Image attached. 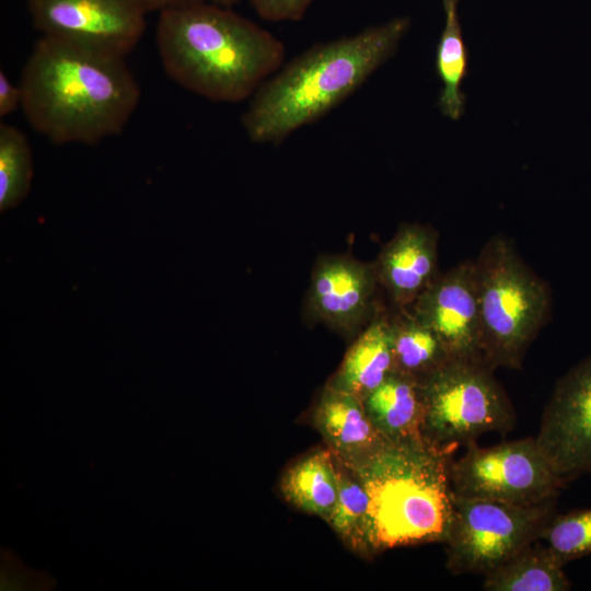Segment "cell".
Returning a JSON list of instances; mask_svg holds the SVG:
<instances>
[{
    "instance_id": "6da1fadb",
    "label": "cell",
    "mask_w": 591,
    "mask_h": 591,
    "mask_svg": "<svg viewBox=\"0 0 591 591\" xmlns=\"http://www.w3.org/2000/svg\"><path fill=\"white\" fill-rule=\"evenodd\" d=\"M19 84L26 120L55 144L95 146L119 135L140 101L125 58L48 36L35 43Z\"/></svg>"
},
{
    "instance_id": "7a4b0ae2",
    "label": "cell",
    "mask_w": 591,
    "mask_h": 591,
    "mask_svg": "<svg viewBox=\"0 0 591 591\" xmlns=\"http://www.w3.org/2000/svg\"><path fill=\"white\" fill-rule=\"evenodd\" d=\"M157 47L166 74L212 102L250 100L285 62L274 34L231 8L193 0L159 11Z\"/></svg>"
},
{
    "instance_id": "3957f363",
    "label": "cell",
    "mask_w": 591,
    "mask_h": 591,
    "mask_svg": "<svg viewBox=\"0 0 591 591\" xmlns=\"http://www.w3.org/2000/svg\"><path fill=\"white\" fill-rule=\"evenodd\" d=\"M410 27L397 16L317 43L283 65L251 96L241 121L256 143H279L355 93L396 51Z\"/></svg>"
},
{
    "instance_id": "277c9868",
    "label": "cell",
    "mask_w": 591,
    "mask_h": 591,
    "mask_svg": "<svg viewBox=\"0 0 591 591\" xmlns=\"http://www.w3.org/2000/svg\"><path fill=\"white\" fill-rule=\"evenodd\" d=\"M455 449L425 440H385L348 464L369 498L373 555L401 546L444 542L453 509L450 466Z\"/></svg>"
},
{
    "instance_id": "5b68a950",
    "label": "cell",
    "mask_w": 591,
    "mask_h": 591,
    "mask_svg": "<svg viewBox=\"0 0 591 591\" xmlns=\"http://www.w3.org/2000/svg\"><path fill=\"white\" fill-rule=\"evenodd\" d=\"M474 262L480 357L493 370L520 369L530 345L548 320L549 287L503 234L491 236Z\"/></svg>"
},
{
    "instance_id": "8992f818",
    "label": "cell",
    "mask_w": 591,
    "mask_h": 591,
    "mask_svg": "<svg viewBox=\"0 0 591 591\" xmlns=\"http://www.w3.org/2000/svg\"><path fill=\"white\" fill-rule=\"evenodd\" d=\"M418 382L422 437L432 445L457 448L486 432L506 433L514 427L512 404L480 358H452Z\"/></svg>"
},
{
    "instance_id": "52a82bcc",
    "label": "cell",
    "mask_w": 591,
    "mask_h": 591,
    "mask_svg": "<svg viewBox=\"0 0 591 591\" xmlns=\"http://www.w3.org/2000/svg\"><path fill=\"white\" fill-rule=\"evenodd\" d=\"M554 500L533 506L465 498L452 494L445 566L453 575L485 576L540 535L554 515Z\"/></svg>"
},
{
    "instance_id": "ba28073f",
    "label": "cell",
    "mask_w": 591,
    "mask_h": 591,
    "mask_svg": "<svg viewBox=\"0 0 591 591\" xmlns=\"http://www.w3.org/2000/svg\"><path fill=\"white\" fill-rule=\"evenodd\" d=\"M465 453L452 460L453 495L533 506L557 498L565 484L553 471L535 438L482 448L470 442Z\"/></svg>"
},
{
    "instance_id": "9c48e42d",
    "label": "cell",
    "mask_w": 591,
    "mask_h": 591,
    "mask_svg": "<svg viewBox=\"0 0 591 591\" xmlns=\"http://www.w3.org/2000/svg\"><path fill=\"white\" fill-rule=\"evenodd\" d=\"M42 36L102 55L125 58L146 31L141 0H26Z\"/></svg>"
},
{
    "instance_id": "30bf717a",
    "label": "cell",
    "mask_w": 591,
    "mask_h": 591,
    "mask_svg": "<svg viewBox=\"0 0 591 591\" xmlns=\"http://www.w3.org/2000/svg\"><path fill=\"white\" fill-rule=\"evenodd\" d=\"M535 440L565 485L591 472V355L556 383Z\"/></svg>"
},
{
    "instance_id": "8fae6325",
    "label": "cell",
    "mask_w": 591,
    "mask_h": 591,
    "mask_svg": "<svg viewBox=\"0 0 591 591\" xmlns=\"http://www.w3.org/2000/svg\"><path fill=\"white\" fill-rule=\"evenodd\" d=\"M373 263L349 254L321 255L312 269L304 316L350 337L360 333L384 308Z\"/></svg>"
},
{
    "instance_id": "7c38bea8",
    "label": "cell",
    "mask_w": 591,
    "mask_h": 591,
    "mask_svg": "<svg viewBox=\"0 0 591 591\" xmlns=\"http://www.w3.org/2000/svg\"><path fill=\"white\" fill-rule=\"evenodd\" d=\"M442 340L453 358H480L474 259L441 274L407 308Z\"/></svg>"
},
{
    "instance_id": "4fadbf2b",
    "label": "cell",
    "mask_w": 591,
    "mask_h": 591,
    "mask_svg": "<svg viewBox=\"0 0 591 591\" xmlns=\"http://www.w3.org/2000/svg\"><path fill=\"white\" fill-rule=\"evenodd\" d=\"M390 306L408 308L438 276V233L420 223H402L373 262Z\"/></svg>"
},
{
    "instance_id": "5bb4252c",
    "label": "cell",
    "mask_w": 591,
    "mask_h": 591,
    "mask_svg": "<svg viewBox=\"0 0 591 591\" xmlns=\"http://www.w3.org/2000/svg\"><path fill=\"white\" fill-rule=\"evenodd\" d=\"M313 425L327 448L347 464L368 455L386 440L369 418L361 399L329 384L314 407Z\"/></svg>"
},
{
    "instance_id": "9a60e30c",
    "label": "cell",
    "mask_w": 591,
    "mask_h": 591,
    "mask_svg": "<svg viewBox=\"0 0 591 591\" xmlns=\"http://www.w3.org/2000/svg\"><path fill=\"white\" fill-rule=\"evenodd\" d=\"M393 372L392 328L383 308L358 334L327 384L363 401Z\"/></svg>"
},
{
    "instance_id": "2e32d148",
    "label": "cell",
    "mask_w": 591,
    "mask_h": 591,
    "mask_svg": "<svg viewBox=\"0 0 591 591\" xmlns=\"http://www.w3.org/2000/svg\"><path fill=\"white\" fill-rule=\"evenodd\" d=\"M362 402L374 427L386 440H425L422 397L416 379L393 372Z\"/></svg>"
},
{
    "instance_id": "e0dca14e",
    "label": "cell",
    "mask_w": 591,
    "mask_h": 591,
    "mask_svg": "<svg viewBox=\"0 0 591 591\" xmlns=\"http://www.w3.org/2000/svg\"><path fill=\"white\" fill-rule=\"evenodd\" d=\"M279 486L293 507L327 521L338 496L334 453L326 448L305 454L285 471Z\"/></svg>"
},
{
    "instance_id": "ac0fdd59",
    "label": "cell",
    "mask_w": 591,
    "mask_h": 591,
    "mask_svg": "<svg viewBox=\"0 0 591 591\" xmlns=\"http://www.w3.org/2000/svg\"><path fill=\"white\" fill-rule=\"evenodd\" d=\"M394 372L420 381L453 357L439 336L407 308H387Z\"/></svg>"
},
{
    "instance_id": "d6986e66",
    "label": "cell",
    "mask_w": 591,
    "mask_h": 591,
    "mask_svg": "<svg viewBox=\"0 0 591 591\" xmlns=\"http://www.w3.org/2000/svg\"><path fill=\"white\" fill-rule=\"evenodd\" d=\"M564 564L536 541L484 576L487 591H567L571 583Z\"/></svg>"
},
{
    "instance_id": "ffe728a7",
    "label": "cell",
    "mask_w": 591,
    "mask_h": 591,
    "mask_svg": "<svg viewBox=\"0 0 591 591\" xmlns=\"http://www.w3.org/2000/svg\"><path fill=\"white\" fill-rule=\"evenodd\" d=\"M335 462L338 496L326 522L350 551L362 557H372L367 491L348 464L336 455Z\"/></svg>"
},
{
    "instance_id": "44dd1931",
    "label": "cell",
    "mask_w": 591,
    "mask_h": 591,
    "mask_svg": "<svg viewBox=\"0 0 591 591\" xmlns=\"http://www.w3.org/2000/svg\"><path fill=\"white\" fill-rule=\"evenodd\" d=\"M467 51L462 36L457 10L445 13V24L441 33L437 53L436 69L443 83L438 105L451 119H459L464 111L465 96L461 83L466 74Z\"/></svg>"
},
{
    "instance_id": "7402d4cb",
    "label": "cell",
    "mask_w": 591,
    "mask_h": 591,
    "mask_svg": "<svg viewBox=\"0 0 591 591\" xmlns=\"http://www.w3.org/2000/svg\"><path fill=\"white\" fill-rule=\"evenodd\" d=\"M33 178V155L25 134L0 124V211L16 208L28 195Z\"/></svg>"
},
{
    "instance_id": "603a6c76",
    "label": "cell",
    "mask_w": 591,
    "mask_h": 591,
    "mask_svg": "<svg viewBox=\"0 0 591 591\" xmlns=\"http://www.w3.org/2000/svg\"><path fill=\"white\" fill-rule=\"evenodd\" d=\"M540 540L546 542L564 565L591 554V509L553 515Z\"/></svg>"
},
{
    "instance_id": "cb8c5ba5",
    "label": "cell",
    "mask_w": 591,
    "mask_h": 591,
    "mask_svg": "<svg viewBox=\"0 0 591 591\" xmlns=\"http://www.w3.org/2000/svg\"><path fill=\"white\" fill-rule=\"evenodd\" d=\"M314 0H250L256 14L270 22L300 21Z\"/></svg>"
},
{
    "instance_id": "d4e9b609",
    "label": "cell",
    "mask_w": 591,
    "mask_h": 591,
    "mask_svg": "<svg viewBox=\"0 0 591 591\" xmlns=\"http://www.w3.org/2000/svg\"><path fill=\"white\" fill-rule=\"evenodd\" d=\"M22 105V91L20 84H14L0 71V116L5 117L14 113Z\"/></svg>"
},
{
    "instance_id": "484cf974",
    "label": "cell",
    "mask_w": 591,
    "mask_h": 591,
    "mask_svg": "<svg viewBox=\"0 0 591 591\" xmlns=\"http://www.w3.org/2000/svg\"><path fill=\"white\" fill-rule=\"evenodd\" d=\"M193 0H141L148 11L158 10L161 11L169 7L177 5L184 2Z\"/></svg>"
},
{
    "instance_id": "4316f807",
    "label": "cell",
    "mask_w": 591,
    "mask_h": 591,
    "mask_svg": "<svg viewBox=\"0 0 591 591\" xmlns=\"http://www.w3.org/2000/svg\"><path fill=\"white\" fill-rule=\"evenodd\" d=\"M205 1L217 4V5L225 7V8H232L234 4H236L241 0H205Z\"/></svg>"
},
{
    "instance_id": "83f0119b",
    "label": "cell",
    "mask_w": 591,
    "mask_h": 591,
    "mask_svg": "<svg viewBox=\"0 0 591 591\" xmlns=\"http://www.w3.org/2000/svg\"><path fill=\"white\" fill-rule=\"evenodd\" d=\"M444 9V13L449 11L457 10L459 0H441Z\"/></svg>"
}]
</instances>
